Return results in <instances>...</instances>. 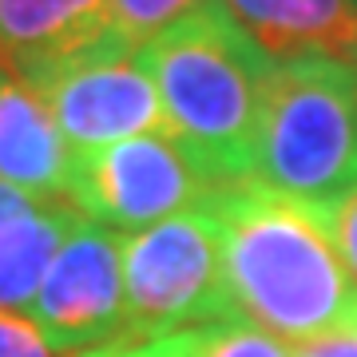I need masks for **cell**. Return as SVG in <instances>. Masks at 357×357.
Segmentation results:
<instances>
[{
    "label": "cell",
    "instance_id": "cell-20",
    "mask_svg": "<svg viewBox=\"0 0 357 357\" xmlns=\"http://www.w3.org/2000/svg\"><path fill=\"white\" fill-rule=\"evenodd\" d=\"M354 4H357V0H354Z\"/></svg>",
    "mask_w": 357,
    "mask_h": 357
},
{
    "label": "cell",
    "instance_id": "cell-17",
    "mask_svg": "<svg viewBox=\"0 0 357 357\" xmlns=\"http://www.w3.org/2000/svg\"><path fill=\"white\" fill-rule=\"evenodd\" d=\"M294 357H357V330L330 333V337H318V342L294 345Z\"/></svg>",
    "mask_w": 357,
    "mask_h": 357
},
{
    "label": "cell",
    "instance_id": "cell-7",
    "mask_svg": "<svg viewBox=\"0 0 357 357\" xmlns=\"http://www.w3.org/2000/svg\"><path fill=\"white\" fill-rule=\"evenodd\" d=\"M24 314L36 321L52 349L68 357L123 342V234L84 218L52 258Z\"/></svg>",
    "mask_w": 357,
    "mask_h": 357
},
{
    "label": "cell",
    "instance_id": "cell-9",
    "mask_svg": "<svg viewBox=\"0 0 357 357\" xmlns=\"http://www.w3.org/2000/svg\"><path fill=\"white\" fill-rule=\"evenodd\" d=\"M84 222L68 199L28 195L0 183V310L24 314L52 258Z\"/></svg>",
    "mask_w": 357,
    "mask_h": 357
},
{
    "label": "cell",
    "instance_id": "cell-2",
    "mask_svg": "<svg viewBox=\"0 0 357 357\" xmlns=\"http://www.w3.org/2000/svg\"><path fill=\"white\" fill-rule=\"evenodd\" d=\"M143 52L163 103V131L211 183H250L278 60L222 0H206Z\"/></svg>",
    "mask_w": 357,
    "mask_h": 357
},
{
    "label": "cell",
    "instance_id": "cell-10",
    "mask_svg": "<svg viewBox=\"0 0 357 357\" xmlns=\"http://www.w3.org/2000/svg\"><path fill=\"white\" fill-rule=\"evenodd\" d=\"M222 4L274 60H290L302 52H326L349 60L357 52L354 0H222Z\"/></svg>",
    "mask_w": 357,
    "mask_h": 357
},
{
    "label": "cell",
    "instance_id": "cell-4",
    "mask_svg": "<svg viewBox=\"0 0 357 357\" xmlns=\"http://www.w3.org/2000/svg\"><path fill=\"white\" fill-rule=\"evenodd\" d=\"M123 345L238 318L227 282L222 230L211 206L123 234Z\"/></svg>",
    "mask_w": 357,
    "mask_h": 357
},
{
    "label": "cell",
    "instance_id": "cell-1",
    "mask_svg": "<svg viewBox=\"0 0 357 357\" xmlns=\"http://www.w3.org/2000/svg\"><path fill=\"white\" fill-rule=\"evenodd\" d=\"M206 206L222 230L238 318L286 345L357 330V282L318 211L258 183L218 187Z\"/></svg>",
    "mask_w": 357,
    "mask_h": 357
},
{
    "label": "cell",
    "instance_id": "cell-3",
    "mask_svg": "<svg viewBox=\"0 0 357 357\" xmlns=\"http://www.w3.org/2000/svg\"><path fill=\"white\" fill-rule=\"evenodd\" d=\"M250 183L321 218L357 191V68L345 56L278 60Z\"/></svg>",
    "mask_w": 357,
    "mask_h": 357
},
{
    "label": "cell",
    "instance_id": "cell-14",
    "mask_svg": "<svg viewBox=\"0 0 357 357\" xmlns=\"http://www.w3.org/2000/svg\"><path fill=\"white\" fill-rule=\"evenodd\" d=\"M0 357H68L52 349L36 321L20 310H0Z\"/></svg>",
    "mask_w": 357,
    "mask_h": 357
},
{
    "label": "cell",
    "instance_id": "cell-11",
    "mask_svg": "<svg viewBox=\"0 0 357 357\" xmlns=\"http://www.w3.org/2000/svg\"><path fill=\"white\" fill-rule=\"evenodd\" d=\"M107 28V0H0V64L64 52Z\"/></svg>",
    "mask_w": 357,
    "mask_h": 357
},
{
    "label": "cell",
    "instance_id": "cell-6",
    "mask_svg": "<svg viewBox=\"0 0 357 357\" xmlns=\"http://www.w3.org/2000/svg\"><path fill=\"white\" fill-rule=\"evenodd\" d=\"M215 191L218 183H211L167 131L76 155L68 178V203L88 222L119 234H139L175 215L199 211Z\"/></svg>",
    "mask_w": 357,
    "mask_h": 357
},
{
    "label": "cell",
    "instance_id": "cell-15",
    "mask_svg": "<svg viewBox=\"0 0 357 357\" xmlns=\"http://www.w3.org/2000/svg\"><path fill=\"white\" fill-rule=\"evenodd\" d=\"M326 227H330L333 243H337L342 262L349 266V274H354V282H357V191L326 215Z\"/></svg>",
    "mask_w": 357,
    "mask_h": 357
},
{
    "label": "cell",
    "instance_id": "cell-16",
    "mask_svg": "<svg viewBox=\"0 0 357 357\" xmlns=\"http://www.w3.org/2000/svg\"><path fill=\"white\" fill-rule=\"evenodd\" d=\"M123 357H203V330L171 333V337H155V342L128 345Z\"/></svg>",
    "mask_w": 357,
    "mask_h": 357
},
{
    "label": "cell",
    "instance_id": "cell-5",
    "mask_svg": "<svg viewBox=\"0 0 357 357\" xmlns=\"http://www.w3.org/2000/svg\"><path fill=\"white\" fill-rule=\"evenodd\" d=\"M8 68L44 96L76 155L163 131V103L147 52L115 28Z\"/></svg>",
    "mask_w": 357,
    "mask_h": 357
},
{
    "label": "cell",
    "instance_id": "cell-13",
    "mask_svg": "<svg viewBox=\"0 0 357 357\" xmlns=\"http://www.w3.org/2000/svg\"><path fill=\"white\" fill-rule=\"evenodd\" d=\"M203 357H294V345L278 342L246 318H230L203 326Z\"/></svg>",
    "mask_w": 357,
    "mask_h": 357
},
{
    "label": "cell",
    "instance_id": "cell-19",
    "mask_svg": "<svg viewBox=\"0 0 357 357\" xmlns=\"http://www.w3.org/2000/svg\"><path fill=\"white\" fill-rule=\"evenodd\" d=\"M349 64H354V68H357V52H354V56H349Z\"/></svg>",
    "mask_w": 357,
    "mask_h": 357
},
{
    "label": "cell",
    "instance_id": "cell-8",
    "mask_svg": "<svg viewBox=\"0 0 357 357\" xmlns=\"http://www.w3.org/2000/svg\"><path fill=\"white\" fill-rule=\"evenodd\" d=\"M76 151L48 103L16 68L0 64V183L28 195L68 199Z\"/></svg>",
    "mask_w": 357,
    "mask_h": 357
},
{
    "label": "cell",
    "instance_id": "cell-18",
    "mask_svg": "<svg viewBox=\"0 0 357 357\" xmlns=\"http://www.w3.org/2000/svg\"><path fill=\"white\" fill-rule=\"evenodd\" d=\"M123 349H128V345L115 342V345H100V349H88V354H79V357H123Z\"/></svg>",
    "mask_w": 357,
    "mask_h": 357
},
{
    "label": "cell",
    "instance_id": "cell-12",
    "mask_svg": "<svg viewBox=\"0 0 357 357\" xmlns=\"http://www.w3.org/2000/svg\"><path fill=\"white\" fill-rule=\"evenodd\" d=\"M203 4L206 0H107V13L119 36L147 48L151 40H159L167 28H175L183 16H191Z\"/></svg>",
    "mask_w": 357,
    "mask_h": 357
}]
</instances>
